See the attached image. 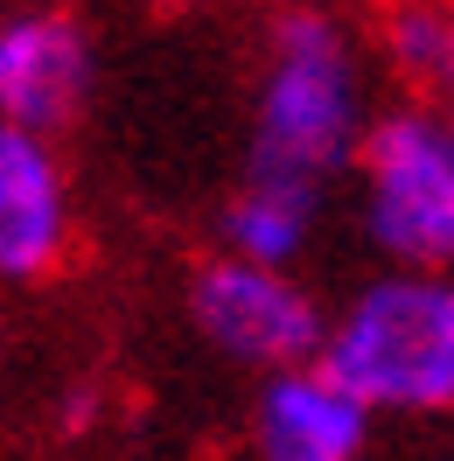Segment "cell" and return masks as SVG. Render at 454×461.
<instances>
[{"mask_svg": "<svg viewBox=\"0 0 454 461\" xmlns=\"http://www.w3.org/2000/svg\"><path fill=\"white\" fill-rule=\"evenodd\" d=\"M370 140L364 119V70L329 7H280L266 35V70L252 91V154L245 175L322 189L342 175Z\"/></svg>", "mask_w": 454, "mask_h": 461, "instance_id": "6da1fadb", "label": "cell"}, {"mask_svg": "<svg viewBox=\"0 0 454 461\" xmlns=\"http://www.w3.org/2000/svg\"><path fill=\"white\" fill-rule=\"evenodd\" d=\"M322 371L370 412H454V280L377 273L329 321Z\"/></svg>", "mask_w": 454, "mask_h": 461, "instance_id": "7a4b0ae2", "label": "cell"}, {"mask_svg": "<svg viewBox=\"0 0 454 461\" xmlns=\"http://www.w3.org/2000/svg\"><path fill=\"white\" fill-rule=\"evenodd\" d=\"M357 210L392 273L454 280V119L426 105L370 119V140L357 154Z\"/></svg>", "mask_w": 454, "mask_h": 461, "instance_id": "3957f363", "label": "cell"}, {"mask_svg": "<svg viewBox=\"0 0 454 461\" xmlns=\"http://www.w3.org/2000/svg\"><path fill=\"white\" fill-rule=\"evenodd\" d=\"M189 321L217 357L245 364V371H266V377L322 364V343H329V321H322V308L308 301V287L294 273L231 259V252L196 266Z\"/></svg>", "mask_w": 454, "mask_h": 461, "instance_id": "277c9868", "label": "cell"}, {"mask_svg": "<svg viewBox=\"0 0 454 461\" xmlns=\"http://www.w3.org/2000/svg\"><path fill=\"white\" fill-rule=\"evenodd\" d=\"M91 91V42L77 14L63 7H22L0 29V113L14 133L50 140L57 126L77 119Z\"/></svg>", "mask_w": 454, "mask_h": 461, "instance_id": "5b68a950", "label": "cell"}, {"mask_svg": "<svg viewBox=\"0 0 454 461\" xmlns=\"http://www.w3.org/2000/svg\"><path fill=\"white\" fill-rule=\"evenodd\" d=\"M364 440H370V405L357 392H342L322 364L259 384L252 405L259 461H364Z\"/></svg>", "mask_w": 454, "mask_h": 461, "instance_id": "8992f818", "label": "cell"}, {"mask_svg": "<svg viewBox=\"0 0 454 461\" xmlns=\"http://www.w3.org/2000/svg\"><path fill=\"white\" fill-rule=\"evenodd\" d=\"M70 245V182H63L50 140L35 133H0V273L35 280L50 273Z\"/></svg>", "mask_w": 454, "mask_h": 461, "instance_id": "52a82bcc", "label": "cell"}, {"mask_svg": "<svg viewBox=\"0 0 454 461\" xmlns=\"http://www.w3.org/2000/svg\"><path fill=\"white\" fill-rule=\"evenodd\" d=\"M314 217H322V189H301V182H273V175H245L238 196L224 203L217 217V238H224L231 259H252V266H286L314 245Z\"/></svg>", "mask_w": 454, "mask_h": 461, "instance_id": "ba28073f", "label": "cell"}, {"mask_svg": "<svg viewBox=\"0 0 454 461\" xmlns=\"http://www.w3.org/2000/svg\"><path fill=\"white\" fill-rule=\"evenodd\" d=\"M377 42L405 85L454 98V0H392Z\"/></svg>", "mask_w": 454, "mask_h": 461, "instance_id": "9c48e42d", "label": "cell"}]
</instances>
